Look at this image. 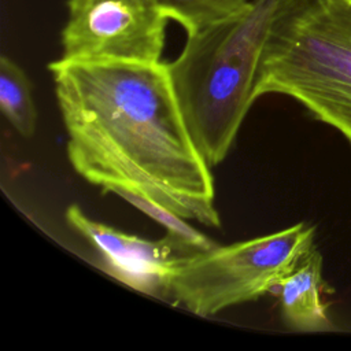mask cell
I'll return each mask as SVG.
<instances>
[{"mask_svg":"<svg viewBox=\"0 0 351 351\" xmlns=\"http://www.w3.org/2000/svg\"><path fill=\"white\" fill-rule=\"evenodd\" d=\"M0 108L8 123L23 137L37 126V110L26 73L7 55L0 58Z\"/></svg>","mask_w":351,"mask_h":351,"instance_id":"8","label":"cell"},{"mask_svg":"<svg viewBox=\"0 0 351 351\" xmlns=\"http://www.w3.org/2000/svg\"><path fill=\"white\" fill-rule=\"evenodd\" d=\"M112 193L118 195L119 197L126 200L129 204L134 206L137 210H140L141 213H144L158 223H160L167 230L166 236H169L174 241V244L178 247L180 252L184 256H191L218 245L214 240L207 237L204 233L192 228L185 221V218L149 200L145 196L137 195L126 189H117Z\"/></svg>","mask_w":351,"mask_h":351,"instance_id":"9","label":"cell"},{"mask_svg":"<svg viewBox=\"0 0 351 351\" xmlns=\"http://www.w3.org/2000/svg\"><path fill=\"white\" fill-rule=\"evenodd\" d=\"M170 21L186 34L229 19L244 11L251 0H159Z\"/></svg>","mask_w":351,"mask_h":351,"instance_id":"10","label":"cell"},{"mask_svg":"<svg viewBox=\"0 0 351 351\" xmlns=\"http://www.w3.org/2000/svg\"><path fill=\"white\" fill-rule=\"evenodd\" d=\"M281 317L296 332H325L332 329L326 304L322 299V255L314 247L298 266L282 277L276 288Z\"/></svg>","mask_w":351,"mask_h":351,"instance_id":"7","label":"cell"},{"mask_svg":"<svg viewBox=\"0 0 351 351\" xmlns=\"http://www.w3.org/2000/svg\"><path fill=\"white\" fill-rule=\"evenodd\" d=\"M303 104L351 145V0H278L255 80V99Z\"/></svg>","mask_w":351,"mask_h":351,"instance_id":"3","label":"cell"},{"mask_svg":"<svg viewBox=\"0 0 351 351\" xmlns=\"http://www.w3.org/2000/svg\"><path fill=\"white\" fill-rule=\"evenodd\" d=\"M60 59L162 62L170 21L159 0H67Z\"/></svg>","mask_w":351,"mask_h":351,"instance_id":"5","label":"cell"},{"mask_svg":"<svg viewBox=\"0 0 351 351\" xmlns=\"http://www.w3.org/2000/svg\"><path fill=\"white\" fill-rule=\"evenodd\" d=\"M315 229L304 222L265 236L217 245L180 259L169 293L199 317L255 300L273 292L314 247Z\"/></svg>","mask_w":351,"mask_h":351,"instance_id":"4","label":"cell"},{"mask_svg":"<svg viewBox=\"0 0 351 351\" xmlns=\"http://www.w3.org/2000/svg\"><path fill=\"white\" fill-rule=\"evenodd\" d=\"M278 0H251L240 14L186 34L166 63L188 130L214 167L229 154L254 104L255 80Z\"/></svg>","mask_w":351,"mask_h":351,"instance_id":"2","label":"cell"},{"mask_svg":"<svg viewBox=\"0 0 351 351\" xmlns=\"http://www.w3.org/2000/svg\"><path fill=\"white\" fill-rule=\"evenodd\" d=\"M73 169L103 192L126 189L210 228L221 226L211 166L178 106L167 64H48Z\"/></svg>","mask_w":351,"mask_h":351,"instance_id":"1","label":"cell"},{"mask_svg":"<svg viewBox=\"0 0 351 351\" xmlns=\"http://www.w3.org/2000/svg\"><path fill=\"white\" fill-rule=\"evenodd\" d=\"M66 219L101 254L104 270L122 284L151 296L167 295L171 276L184 255L166 236L147 240L89 218L77 204Z\"/></svg>","mask_w":351,"mask_h":351,"instance_id":"6","label":"cell"}]
</instances>
